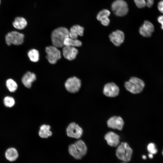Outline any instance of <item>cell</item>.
I'll return each mask as SVG.
<instances>
[{"label":"cell","mask_w":163,"mask_h":163,"mask_svg":"<svg viewBox=\"0 0 163 163\" xmlns=\"http://www.w3.org/2000/svg\"><path fill=\"white\" fill-rule=\"evenodd\" d=\"M68 151L74 158L76 159H80L86 154L87 147L83 140H78L74 143L69 145Z\"/></svg>","instance_id":"cell-1"},{"label":"cell","mask_w":163,"mask_h":163,"mask_svg":"<svg viewBox=\"0 0 163 163\" xmlns=\"http://www.w3.org/2000/svg\"><path fill=\"white\" fill-rule=\"evenodd\" d=\"M69 31L65 27L58 28L52 32L51 40L53 46L61 48L64 46L63 42L65 39L69 37Z\"/></svg>","instance_id":"cell-2"},{"label":"cell","mask_w":163,"mask_h":163,"mask_svg":"<svg viewBox=\"0 0 163 163\" xmlns=\"http://www.w3.org/2000/svg\"><path fill=\"white\" fill-rule=\"evenodd\" d=\"M145 86L144 82L141 79L135 77H131L129 81L124 84L126 89L130 92L139 94L143 90Z\"/></svg>","instance_id":"cell-3"},{"label":"cell","mask_w":163,"mask_h":163,"mask_svg":"<svg viewBox=\"0 0 163 163\" xmlns=\"http://www.w3.org/2000/svg\"><path fill=\"white\" fill-rule=\"evenodd\" d=\"M116 153L119 159L124 162H127L131 160L133 151L127 143L122 142L118 145Z\"/></svg>","instance_id":"cell-4"},{"label":"cell","mask_w":163,"mask_h":163,"mask_svg":"<svg viewBox=\"0 0 163 163\" xmlns=\"http://www.w3.org/2000/svg\"><path fill=\"white\" fill-rule=\"evenodd\" d=\"M111 9L115 15L122 17L126 15L128 12V5L123 0H116L112 4Z\"/></svg>","instance_id":"cell-5"},{"label":"cell","mask_w":163,"mask_h":163,"mask_svg":"<svg viewBox=\"0 0 163 163\" xmlns=\"http://www.w3.org/2000/svg\"><path fill=\"white\" fill-rule=\"evenodd\" d=\"M24 35L16 31H12L8 33L5 37L6 44L8 45L11 44L18 45L21 44L24 42Z\"/></svg>","instance_id":"cell-6"},{"label":"cell","mask_w":163,"mask_h":163,"mask_svg":"<svg viewBox=\"0 0 163 163\" xmlns=\"http://www.w3.org/2000/svg\"><path fill=\"white\" fill-rule=\"evenodd\" d=\"M45 51L47 54L46 58L51 64L56 63L61 58L60 51L57 47L53 46L46 47Z\"/></svg>","instance_id":"cell-7"},{"label":"cell","mask_w":163,"mask_h":163,"mask_svg":"<svg viewBox=\"0 0 163 163\" xmlns=\"http://www.w3.org/2000/svg\"><path fill=\"white\" fill-rule=\"evenodd\" d=\"M81 85V82L80 80L75 76L68 78L65 83V86L66 90L72 93L78 92Z\"/></svg>","instance_id":"cell-8"},{"label":"cell","mask_w":163,"mask_h":163,"mask_svg":"<svg viewBox=\"0 0 163 163\" xmlns=\"http://www.w3.org/2000/svg\"><path fill=\"white\" fill-rule=\"evenodd\" d=\"M66 131L68 136L77 139L81 137L83 133L82 128L75 122L69 124L66 128Z\"/></svg>","instance_id":"cell-9"},{"label":"cell","mask_w":163,"mask_h":163,"mask_svg":"<svg viewBox=\"0 0 163 163\" xmlns=\"http://www.w3.org/2000/svg\"><path fill=\"white\" fill-rule=\"evenodd\" d=\"M119 91V88L116 84L113 82H109L104 85L103 92L107 97H114L118 95Z\"/></svg>","instance_id":"cell-10"},{"label":"cell","mask_w":163,"mask_h":163,"mask_svg":"<svg viewBox=\"0 0 163 163\" xmlns=\"http://www.w3.org/2000/svg\"><path fill=\"white\" fill-rule=\"evenodd\" d=\"M110 41L116 46H119L123 43L125 39V35L121 30H117L112 32L109 36Z\"/></svg>","instance_id":"cell-11"},{"label":"cell","mask_w":163,"mask_h":163,"mask_svg":"<svg viewBox=\"0 0 163 163\" xmlns=\"http://www.w3.org/2000/svg\"><path fill=\"white\" fill-rule=\"evenodd\" d=\"M154 30V27L152 24L149 21H145L140 27L139 32L143 37H149L151 36Z\"/></svg>","instance_id":"cell-12"},{"label":"cell","mask_w":163,"mask_h":163,"mask_svg":"<svg viewBox=\"0 0 163 163\" xmlns=\"http://www.w3.org/2000/svg\"><path fill=\"white\" fill-rule=\"evenodd\" d=\"M108 126L110 128L121 130L124 125V121L122 118L119 116H113L107 121Z\"/></svg>","instance_id":"cell-13"},{"label":"cell","mask_w":163,"mask_h":163,"mask_svg":"<svg viewBox=\"0 0 163 163\" xmlns=\"http://www.w3.org/2000/svg\"><path fill=\"white\" fill-rule=\"evenodd\" d=\"M78 53V50L75 47L64 46L63 47V56L65 58L69 60H72L75 59Z\"/></svg>","instance_id":"cell-14"},{"label":"cell","mask_w":163,"mask_h":163,"mask_svg":"<svg viewBox=\"0 0 163 163\" xmlns=\"http://www.w3.org/2000/svg\"><path fill=\"white\" fill-rule=\"evenodd\" d=\"M104 139L107 144L110 146L116 147L119 144V136L113 132L111 131L107 133L105 135Z\"/></svg>","instance_id":"cell-15"},{"label":"cell","mask_w":163,"mask_h":163,"mask_svg":"<svg viewBox=\"0 0 163 163\" xmlns=\"http://www.w3.org/2000/svg\"><path fill=\"white\" fill-rule=\"evenodd\" d=\"M35 74L30 72H27L22 77L21 81L23 84L26 88L31 87L32 83L36 80Z\"/></svg>","instance_id":"cell-16"},{"label":"cell","mask_w":163,"mask_h":163,"mask_svg":"<svg viewBox=\"0 0 163 163\" xmlns=\"http://www.w3.org/2000/svg\"><path fill=\"white\" fill-rule=\"evenodd\" d=\"M84 30V28L79 25H74L70 29L69 37L72 39H77L78 36H83Z\"/></svg>","instance_id":"cell-17"},{"label":"cell","mask_w":163,"mask_h":163,"mask_svg":"<svg viewBox=\"0 0 163 163\" xmlns=\"http://www.w3.org/2000/svg\"><path fill=\"white\" fill-rule=\"evenodd\" d=\"M5 155L7 160L12 162L17 159L18 157V153L16 149L11 147L8 148L6 151Z\"/></svg>","instance_id":"cell-18"},{"label":"cell","mask_w":163,"mask_h":163,"mask_svg":"<svg viewBox=\"0 0 163 163\" xmlns=\"http://www.w3.org/2000/svg\"><path fill=\"white\" fill-rule=\"evenodd\" d=\"M50 126L46 124L42 125L40 127L39 131V136L41 138H47L51 136L52 132L50 130Z\"/></svg>","instance_id":"cell-19"},{"label":"cell","mask_w":163,"mask_h":163,"mask_svg":"<svg viewBox=\"0 0 163 163\" xmlns=\"http://www.w3.org/2000/svg\"><path fill=\"white\" fill-rule=\"evenodd\" d=\"M27 22L24 18L18 17L16 18L13 23L14 27L18 30L24 29L27 26Z\"/></svg>","instance_id":"cell-20"},{"label":"cell","mask_w":163,"mask_h":163,"mask_svg":"<svg viewBox=\"0 0 163 163\" xmlns=\"http://www.w3.org/2000/svg\"><path fill=\"white\" fill-rule=\"evenodd\" d=\"M63 44L64 46L80 47L82 45V43L77 39H72L69 37L65 39L63 42Z\"/></svg>","instance_id":"cell-21"},{"label":"cell","mask_w":163,"mask_h":163,"mask_svg":"<svg viewBox=\"0 0 163 163\" xmlns=\"http://www.w3.org/2000/svg\"><path fill=\"white\" fill-rule=\"evenodd\" d=\"M28 56L30 61L33 62H37L39 60V52L36 49H32L30 50L28 53Z\"/></svg>","instance_id":"cell-22"},{"label":"cell","mask_w":163,"mask_h":163,"mask_svg":"<svg viewBox=\"0 0 163 163\" xmlns=\"http://www.w3.org/2000/svg\"><path fill=\"white\" fill-rule=\"evenodd\" d=\"M6 86L11 92H14L17 89L18 85L16 82L12 79H8L6 81Z\"/></svg>","instance_id":"cell-23"},{"label":"cell","mask_w":163,"mask_h":163,"mask_svg":"<svg viewBox=\"0 0 163 163\" xmlns=\"http://www.w3.org/2000/svg\"><path fill=\"white\" fill-rule=\"evenodd\" d=\"M110 14V12L108 10L103 9L98 13L97 15V18L98 21H101L102 20L108 18Z\"/></svg>","instance_id":"cell-24"},{"label":"cell","mask_w":163,"mask_h":163,"mask_svg":"<svg viewBox=\"0 0 163 163\" xmlns=\"http://www.w3.org/2000/svg\"><path fill=\"white\" fill-rule=\"evenodd\" d=\"M3 102L5 105L8 107H11L13 106L15 103L14 99L11 96L5 97L3 100Z\"/></svg>","instance_id":"cell-25"},{"label":"cell","mask_w":163,"mask_h":163,"mask_svg":"<svg viewBox=\"0 0 163 163\" xmlns=\"http://www.w3.org/2000/svg\"><path fill=\"white\" fill-rule=\"evenodd\" d=\"M147 149L149 153L153 155L156 154L158 150L155 145L153 142L149 143L147 146Z\"/></svg>","instance_id":"cell-26"},{"label":"cell","mask_w":163,"mask_h":163,"mask_svg":"<svg viewBox=\"0 0 163 163\" xmlns=\"http://www.w3.org/2000/svg\"><path fill=\"white\" fill-rule=\"evenodd\" d=\"M137 7L142 8L146 6L147 0H134Z\"/></svg>","instance_id":"cell-27"},{"label":"cell","mask_w":163,"mask_h":163,"mask_svg":"<svg viewBox=\"0 0 163 163\" xmlns=\"http://www.w3.org/2000/svg\"><path fill=\"white\" fill-rule=\"evenodd\" d=\"M158 8L160 12L163 14V0L159 2L158 5Z\"/></svg>","instance_id":"cell-28"},{"label":"cell","mask_w":163,"mask_h":163,"mask_svg":"<svg viewBox=\"0 0 163 163\" xmlns=\"http://www.w3.org/2000/svg\"><path fill=\"white\" fill-rule=\"evenodd\" d=\"M101 24L104 26H107L109 24L110 20L108 18L103 19L101 21Z\"/></svg>","instance_id":"cell-29"},{"label":"cell","mask_w":163,"mask_h":163,"mask_svg":"<svg viewBox=\"0 0 163 163\" xmlns=\"http://www.w3.org/2000/svg\"><path fill=\"white\" fill-rule=\"evenodd\" d=\"M154 0H147L146 6L149 8H151L153 5Z\"/></svg>","instance_id":"cell-30"},{"label":"cell","mask_w":163,"mask_h":163,"mask_svg":"<svg viewBox=\"0 0 163 163\" xmlns=\"http://www.w3.org/2000/svg\"><path fill=\"white\" fill-rule=\"evenodd\" d=\"M158 21L161 24V28L163 30V15L158 17Z\"/></svg>","instance_id":"cell-31"},{"label":"cell","mask_w":163,"mask_h":163,"mask_svg":"<svg viewBox=\"0 0 163 163\" xmlns=\"http://www.w3.org/2000/svg\"><path fill=\"white\" fill-rule=\"evenodd\" d=\"M148 156L150 158L152 159L153 157V154L149 153L148 154Z\"/></svg>","instance_id":"cell-32"},{"label":"cell","mask_w":163,"mask_h":163,"mask_svg":"<svg viewBox=\"0 0 163 163\" xmlns=\"http://www.w3.org/2000/svg\"><path fill=\"white\" fill-rule=\"evenodd\" d=\"M142 158L144 159H145L146 158V157L145 155H143L142 156Z\"/></svg>","instance_id":"cell-33"},{"label":"cell","mask_w":163,"mask_h":163,"mask_svg":"<svg viewBox=\"0 0 163 163\" xmlns=\"http://www.w3.org/2000/svg\"><path fill=\"white\" fill-rule=\"evenodd\" d=\"M162 155H163V150H162Z\"/></svg>","instance_id":"cell-34"},{"label":"cell","mask_w":163,"mask_h":163,"mask_svg":"<svg viewBox=\"0 0 163 163\" xmlns=\"http://www.w3.org/2000/svg\"><path fill=\"white\" fill-rule=\"evenodd\" d=\"M126 163V162H123V163Z\"/></svg>","instance_id":"cell-35"},{"label":"cell","mask_w":163,"mask_h":163,"mask_svg":"<svg viewBox=\"0 0 163 163\" xmlns=\"http://www.w3.org/2000/svg\"></svg>","instance_id":"cell-36"}]
</instances>
